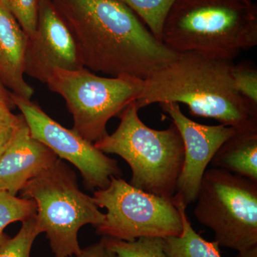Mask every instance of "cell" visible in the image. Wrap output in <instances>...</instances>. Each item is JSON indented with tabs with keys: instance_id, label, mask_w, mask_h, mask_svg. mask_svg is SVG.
Masks as SVG:
<instances>
[{
	"instance_id": "obj_19",
	"label": "cell",
	"mask_w": 257,
	"mask_h": 257,
	"mask_svg": "<svg viewBox=\"0 0 257 257\" xmlns=\"http://www.w3.org/2000/svg\"><path fill=\"white\" fill-rule=\"evenodd\" d=\"M40 234L35 216L24 221L18 234L0 245V257H31L32 245Z\"/></svg>"
},
{
	"instance_id": "obj_10",
	"label": "cell",
	"mask_w": 257,
	"mask_h": 257,
	"mask_svg": "<svg viewBox=\"0 0 257 257\" xmlns=\"http://www.w3.org/2000/svg\"><path fill=\"white\" fill-rule=\"evenodd\" d=\"M160 105L172 118L183 141V166L172 200L181 201L187 207L195 202L203 175L213 157L236 128L195 122L183 114L178 103L165 102Z\"/></svg>"
},
{
	"instance_id": "obj_7",
	"label": "cell",
	"mask_w": 257,
	"mask_h": 257,
	"mask_svg": "<svg viewBox=\"0 0 257 257\" xmlns=\"http://www.w3.org/2000/svg\"><path fill=\"white\" fill-rule=\"evenodd\" d=\"M194 214L219 246L238 252L257 246V182L219 168L203 175Z\"/></svg>"
},
{
	"instance_id": "obj_4",
	"label": "cell",
	"mask_w": 257,
	"mask_h": 257,
	"mask_svg": "<svg viewBox=\"0 0 257 257\" xmlns=\"http://www.w3.org/2000/svg\"><path fill=\"white\" fill-rule=\"evenodd\" d=\"M136 101L119 115V126L94 143L104 154H115L131 168L130 184L150 194L173 199L183 166L184 148L172 123L163 130L150 128L138 115Z\"/></svg>"
},
{
	"instance_id": "obj_8",
	"label": "cell",
	"mask_w": 257,
	"mask_h": 257,
	"mask_svg": "<svg viewBox=\"0 0 257 257\" xmlns=\"http://www.w3.org/2000/svg\"><path fill=\"white\" fill-rule=\"evenodd\" d=\"M93 199L107 212L96 227L98 234L125 241L142 237L166 239L179 236L182 221L172 199L133 187L121 177H111L109 185L94 191Z\"/></svg>"
},
{
	"instance_id": "obj_6",
	"label": "cell",
	"mask_w": 257,
	"mask_h": 257,
	"mask_svg": "<svg viewBox=\"0 0 257 257\" xmlns=\"http://www.w3.org/2000/svg\"><path fill=\"white\" fill-rule=\"evenodd\" d=\"M46 84L60 94L72 115V130L92 143L109 135L106 124L136 101L144 80L130 77H104L86 67L77 70L55 69Z\"/></svg>"
},
{
	"instance_id": "obj_15",
	"label": "cell",
	"mask_w": 257,
	"mask_h": 257,
	"mask_svg": "<svg viewBox=\"0 0 257 257\" xmlns=\"http://www.w3.org/2000/svg\"><path fill=\"white\" fill-rule=\"evenodd\" d=\"M179 210L182 231L179 236L163 239L164 250L168 257H221L219 245L209 241L196 232L187 216V206L181 201L172 200Z\"/></svg>"
},
{
	"instance_id": "obj_13",
	"label": "cell",
	"mask_w": 257,
	"mask_h": 257,
	"mask_svg": "<svg viewBox=\"0 0 257 257\" xmlns=\"http://www.w3.org/2000/svg\"><path fill=\"white\" fill-rule=\"evenodd\" d=\"M29 36L0 3V79L15 95L30 100L35 90L25 81V55Z\"/></svg>"
},
{
	"instance_id": "obj_16",
	"label": "cell",
	"mask_w": 257,
	"mask_h": 257,
	"mask_svg": "<svg viewBox=\"0 0 257 257\" xmlns=\"http://www.w3.org/2000/svg\"><path fill=\"white\" fill-rule=\"evenodd\" d=\"M141 19L152 35L162 42L166 20L177 0H118Z\"/></svg>"
},
{
	"instance_id": "obj_14",
	"label": "cell",
	"mask_w": 257,
	"mask_h": 257,
	"mask_svg": "<svg viewBox=\"0 0 257 257\" xmlns=\"http://www.w3.org/2000/svg\"><path fill=\"white\" fill-rule=\"evenodd\" d=\"M210 163L214 168L257 182V122L236 128L219 147Z\"/></svg>"
},
{
	"instance_id": "obj_12",
	"label": "cell",
	"mask_w": 257,
	"mask_h": 257,
	"mask_svg": "<svg viewBox=\"0 0 257 257\" xmlns=\"http://www.w3.org/2000/svg\"><path fill=\"white\" fill-rule=\"evenodd\" d=\"M58 157L32 136L24 121L0 155V191L17 196L29 181L55 163Z\"/></svg>"
},
{
	"instance_id": "obj_21",
	"label": "cell",
	"mask_w": 257,
	"mask_h": 257,
	"mask_svg": "<svg viewBox=\"0 0 257 257\" xmlns=\"http://www.w3.org/2000/svg\"><path fill=\"white\" fill-rule=\"evenodd\" d=\"M231 77L235 88L244 100L257 111V69L248 63L233 66Z\"/></svg>"
},
{
	"instance_id": "obj_24",
	"label": "cell",
	"mask_w": 257,
	"mask_h": 257,
	"mask_svg": "<svg viewBox=\"0 0 257 257\" xmlns=\"http://www.w3.org/2000/svg\"><path fill=\"white\" fill-rule=\"evenodd\" d=\"M0 104H6L11 109L16 107L12 98V92L5 87L1 79H0Z\"/></svg>"
},
{
	"instance_id": "obj_18",
	"label": "cell",
	"mask_w": 257,
	"mask_h": 257,
	"mask_svg": "<svg viewBox=\"0 0 257 257\" xmlns=\"http://www.w3.org/2000/svg\"><path fill=\"white\" fill-rule=\"evenodd\" d=\"M103 242L119 257H168L164 250L163 239L142 237L133 241L102 236Z\"/></svg>"
},
{
	"instance_id": "obj_25",
	"label": "cell",
	"mask_w": 257,
	"mask_h": 257,
	"mask_svg": "<svg viewBox=\"0 0 257 257\" xmlns=\"http://www.w3.org/2000/svg\"><path fill=\"white\" fill-rule=\"evenodd\" d=\"M243 2H244L245 3H247V4H251V0H242Z\"/></svg>"
},
{
	"instance_id": "obj_5",
	"label": "cell",
	"mask_w": 257,
	"mask_h": 257,
	"mask_svg": "<svg viewBox=\"0 0 257 257\" xmlns=\"http://www.w3.org/2000/svg\"><path fill=\"white\" fill-rule=\"evenodd\" d=\"M21 197L36 203L37 229L46 234L55 257L79 254V229L87 224L97 227L104 220L105 214L80 190L75 172L60 158L29 181Z\"/></svg>"
},
{
	"instance_id": "obj_3",
	"label": "cell",
	"mask_w": 257,
	"mask_h": 257,
	"mask_svg": "<svg viewBox=\"0 0 257 257\" xmlns=\"http://www.w3.org/2000/svg\"><path fill=\"white\" fill-rule=\"evenodd\" d=\"M162 42L177 53L234 60L257 45V7L242 0H177Z\"/></svg>"
},
{
	"instance_id": "obj_23",
	"label": "cell",
	"mask_w": 257,
	"mask_h": 257,
	"mask_svg": "<svg viewBox=\"0 0 257 257\" xmlns=\"http://www.w3.org/2000/svg\"><path fill=\"white\" fill-rule=\"evenodd\" d=\"M71 257H119L111 251L105 243L100 240L99 242L93 243L82 248L79 254Z\"/></svg>"
},
{
	"instance_id": "obj_17",
	"label": "cell",
	"mask_w": 257,
	"mask_h": 257,
	"mask_svg": "<svg viewBox=\"0 0 257 257\" xmlns=\"http://www.w3.org/2000/svg\"><path fill=\"white\" fill-rule=\"evenodd\" d=\"M36 213L35 201L0 191V245L10 238L4 232L8 225L17 221L24 222L36 215Z\"/></svg>"
},
{
	"instance_id": "obj_11",
	"label": "cell",
	"mask_w": 257,
	"mask_h": 257,
	"mask_svg": "<svg viewBox=\"0 0 257 257\" xmlns=\"http://www.w3.org/2000/svg\"><path fill=\"white\" fill-rule=\"evenodd\" d=\"M77 45L51 0H40L36 31L29 37L25 74L42 83L55 69L82 68Z\"/></svg>"
},
{
	"instance_id": "obj_22",
	"label": "cell",
	"mask_w": 257,
	"mask_h": 257,
	"mask_svg": "<svg viewBox=\"0 0 257 257\" xmlns=\"http://www.w3.org/2000/svg\"><path fill=\"white\" fill-rule=\"evenodd\" d=\"M6 104H0V155L11 143L25 121L23 114H13Z\"/></svg>"
},
{
	"instance_id": "obj_1",
	"label": "cell",
	"mask_w": 257,
	"mask_h": 257,
	"mask_svg": "<svg viewBox=\"0 0 257 257\" xmlns=\"http://www.w3.org/2000/svg\"><path fill=\"white\" fill-rule=\"evenodd\" d=\"M77 45L84 67L145 80L178 53L158 41L118 0H51Z\"/></svg>"
},
{
	"instance_id": "obj_20",
	"label": "cell",
	"mask_w": 257,
	"mask_h": 257,
	"mask_svg": "<svg viewBox=\"0 0 257 257\" xmlns=\"http://www.w3.org/2000/svg\"><path fill=\"white\" fill-rule=\"evenodd\" d=\"M40 3V0H0L29 37H32L37 30Z\"/></svg>"
},
{
	"instance_id": "obj_2",
	"label": "cell",
	"mask_w": 257,
	"mask_h": 257,
	"mask_svg": "<svg viewBox=\"0 0 257 257\" xmlns=\"http://www.w3.org/2000/svg\"><path fill=\"white\" fill-rule=\"evenodd\" d=\"M233 60L195 52L178 53L175 60L144 80L138 109L165 102L182 103L191 114L211 118L236 128L257 122V111L235 88Z\"/></svg>"
},
{
	"instance_id": "obj_9",
	"label": "cell",
	"mask_w": 257,
	"mask_h": 257,
	"mask_svg": "<svg viewBox=\"0 0 257 257\" xmlns=\"http://www.w3.org/2000/svg\"><path fill=\"white\" fill-rule=\"evenodd\" d=\"M15 106L25 118L34 138L50 148L61 160L68 161L82 175L89 190L106 188L111 177H121L117 162L98 150L73 130L64 127L37 103L12 93Z\"/></svg>"
}]
</instances>
